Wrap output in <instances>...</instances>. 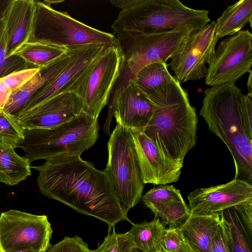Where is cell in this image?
Masks as SVG:
<instances>
[{"label":"cell","mask_w":252,"mask_h":252,"mask_svg":"<svg viewBox=\"0 0 252 252\" xmlns=\"http://www.w3.org/2000/svg\"><path fill=\"white\" fill-rule=\"evenodd\" d=\"M31 168L38 171V188L48 198L97 218L109 231L118 222L131 223L104 170L97 169L80 156L61 155Z\"/></svg>","instance_id":"cell-1"},{"label":"cell","mask_w":252,"mask_h":252,"mask_svg":"<svg viewBox=\"0 0 252 252\" xmlns=\"http://www.w3.org/2000/svg\"><path fill=\"white\" fill-rule=\"evenodd\" d=\"M243 95L235 83L209 88L199 114L229 149L235 167L234 179L252 185V126L244 113Z\"/></svg>","instance_id":"cell-2"},{"label":"cell","mask_w":252,"mask_h":252,"mask_svg":"<svg viewBox=\"0 0 252 252\" xmlns=\"http://www.w3.org/2000/svg\"><path fill=\"white\" fill-rule=\"evenodd\" d=\"M146 97L154 111L143 132L166 157L183 161L196 144L198 123L187 90L173 76L166 86Z\"/></svg>","instance_id":"cell-3"},{"label":"cell","mask_w":252,"mask_h":252,"mask_svg":"<svg viewBox=\"0 0 252 252\" xmlns=\"http://www.w3.org/2000/svg\"><path fill=\"white\" fill-rule=\"evenodd\" d=\"M120 8L111 27L114 34L192 33L209 24V11L188 7L178 0H111Z\"/></svg>","instance_id":"cell-4"},{"label":"cell","mask_w":252,"mask_h":252,"mask_svg":"<svg viewBox=\"0 0 252 252\" xmlns=\"http://www.w3.org/2000/svg\"><path fill=\"white\" fill-rule=\"evenodd\" d=\"M189 34L171 32L147 35L127 32L115 34L121 59L119 75L107 103L109 117L113 116L117 98L132 83L138 72L152 63H166Z\"/></svg>","instance_id":"cell-5"},{"label":"cell","mask_w":252,"mask_h":252,"mask_svg":"<svg viewBox=\"0 0 252 252\" xmlns=\"http://www.w3.org/2000/svg\"><path fill=\"white\" fill-rule=\"evenodd\" d=\"M98 118L82 112L69 122L43 129H25L24 138L17 145L31 163L61 155L81 156L96 142L98 137Z\"/></svg>","instance_id":"cell-6"},{"label":"cell","mask_w":252,"mask_h":252,"mask_svg":"<svg viewBox=\"0 0 252 252\" xmlns=\"http://www.w3.org/2000/svg\"><path fill=\"white\" fill-rule=\"evenodd\" d=\"M51 0H35L32 33L29 42L69 49L88 44H116L115 34L99 31L54 9Z\"/></svg>","instance_id":"cell-7"},{"label":"cell","mask_w":252,"mask_h":252,"mask_svg":"<svg viewBox=\"0 0 252 252\" xmlns=\"http://www.w3.org/2000/svg\"><path fill=\"white\" fill-rule=\"evenodd\" d=\"M104 171L117 196L127 211L141 200L144 188L129 129L117 125L107 143Z\"/></svg>","instance_id":"cell-8"},{"label":"cell","mask_w":252,"mask_h":252,"mask_svg":"<svg viewBox=\"0 0 252 252\" xmlns=\"http://www.w3.org/2000/svg\"><path fill=\"white\" fill-rule=\"evenodd\" d=\"M121 56L116 44L107 46L96 57L72 93L82 103V112L97 119L107 104L118 76Z\"/></svg>","instance_id":"cell-9"},{"label":"cell","mask_w":252,"mask_h":252,"mask_svg":"<svg viewBox=\"0 0 252 252\" xmlns=\"http://www.w3.org/2000/svg\"><path fill=\"white\" fill-rule=\"evenodd\" d=\"M52 233L46 216L10 209L0 216V252L22 249L46 252Z\"/></svg>","instance_id":"cell-10"},{"label":"cell","mask_w":252,"mask_h":252,"mask_svg":"<svg viewBox=\"0 0 252 252\" xmlns=\"http://www.w3.org/2000/svg\"><path fill=\"white\" fill-rule=\"evenodd\" d=\"M252 34L241 30L222 40L208 65L205 84L211 87L235 83L252 71Z\"/></svg>","instance_id":"cell-11"},{"label":"cell","mask_w":252,"mask_h":252,"mask_svg":"<svg viewBox=\"0 0 252 252\" xmlns=\"http://www.w3.org/2000/svg\"><path fill=\"white\" fill-rule=\"evenodd\" d=\"M215 23L213 21L189 35L170 58L168 65L180 84L205 78L207 64L213 58L218 41L215 33Z\"/></svg>","instance_id":"cell-12"},{"label":"cell","mask_w":252,"mask_h":252,"mask_svg":"<svg viewBox=\"0 0 252 252\" xmlns=\"http://www.w3.org/2000/svg\"><path fill=\"white\" fill-rule=\"evenodd\" d=\"M107 46L92 44L69 49L70 58L66 66L49 84L32 96L18 116L53 96L72 93L93 62Z\"/></svg>","instance_id":"cell-13"},{"label":"cell","mask_w":252,"mask_h":252,"mask_svg":"<svg viewBox=\"0 0 252 252\" xmlns=\"http://www.w3.org/2000/svg\"><path fill=\"white\" fill-rule=\"evenodd\" d=\"M130 130L143 183L163 185L177 182L183 161L166 157L143 131Z\"/></svg>","instance_id":"cell-14"},{"label":"cell","mask_w":252,"mask_h":252,"mask_svg":"<svg viewBox=\"0 0 252 252\" xmlns=\"http://www.w3.org/2000/svg\"><path fill=\"white\" fill-rule=\"evenodd\" d=\"M190 214H220L222 211L252 200V185L239 180L206 188H198L188 196Z\"/></svg>","instance_id":"cell-15"},{"label":"cell","mask_w":252,"mask_h":252,"mask_svg":"<svg viewBox=\"0 0 252 252\" xmlns=\"http://www.w3.org/2000/svg\"><path fill=\"white\" fill-rule=\"evenodd\" d=\"M82 112L79 98L67 92L50 98L16 120L24 129L50 128L70 121Z\"/></svg>","instance_id":"cell-16"},{"label":"cell","mask_w":252,"mask_h":252,"mask_svg":"<svg viewBox=\"0 0 252 252\" xmlns=\"http://www.w3.org/2000/svg\"><path fill=\"white\" fill-rule=\"evenodd\" d=\"M35 0H11L3 21L6 57L29 42L32 33Z\"/></svg>","instance_id":"cell-17"},{"label":"cell","mask_w":252,"mask_h":252,"mask_svg":"<svg viewBox=\"0 0 252 252\" xmlns=\"http://www.w3.org/2000/svg\"><path fill=\"white\" fill-rule=\"evenodd\" d=\"M141 200L165 225L179 226L190 214L180 190L173 185L153 188L142 196Z\"/></svg>","instance_id":"cell-18"},{"label":"cell","mask_w":252,"mask_h":252,"mask_svg":"<svg viewBox=\"0 0 252 252\" xmlns=\"http://www.w3.org/2000/svg\"><path fill=\"white\" fill-rule=\"evenodd\" d=\"M153 111L151 101L132 83L117 98L113 116L117 125L142 131Z\"/></svg>","instance_id":"cell-19"},{"label":"cell","mask_w":252,"mask_h":252,"mask_svg":"<svg viewBox=\"0 0 252 252\" xmlns=\"http://www.w3.org/2000/svg\"><path fill=\"white\" fill-rule=\"evenodd\" d=\"M70 58L69 50L39 71L23 86L12 93L3 110L16 118L27 103L37 91L49 84L63 70Z\"/></svg>","instance_id":"cell-20"},{"label":"cell","mask_w":252,"mask_h":252,"mask_svg":"<svg viewBox=\"0 0 252 252\" xmlns=\"http://www.w3.org/2000/svg\"><path fill=\"white\" fill-rule=\"evenodd\" d=\"M220 222L219 214L197 215L190 214L179 226L184 237L202 252H210L212 239Z\"/></svg>","instance_id":"cell-21"},{"label":"cell","mask_w":252,"mask_h":252,"mask_svg":"<svg viewBox=\"0 0 252 252\" xmlns=\"http://www.w3.org/2000/svg\"><path fill=\"white\" fill-rule=\"evenodd\" d=\"M252 0H241L229 5L217 19L215 33L219 40L226 35H233L247 24L252 27Z\"/></svg>","instance_id":"cell-22"},{"label":"cell","mask_w":252,"mask_h":252,"mask_svg":"<svg viewBox=\"0 0 252 252\" xmlns=\"http://www.w3.org/2000/svg\"><path fill=\"white\" fill-rule=\"evenodd\" d=\"M131 223L132 227L128 232L137 249L142 252L161 251L166 228L159 218L155 217L150 222Z\"/></svg>","instance_id":"cell-23"},{"label":"cell","mask_w":252,"mask_h":252,"mask_svg":"<svg viewBox=\"0 0 252 252\" xmlns=\"http://www.w3.org/2000/svg\"><path fill=\"white\" fill-rule=\"evenodd\" d=\"M25 157L18 155L15 149L0 145V182L14 186L32 175L31 166Z\"/></svg>","instance_id":"cell-24"},{"label":"cell","mask_w":252,"mask_h":252,"mask_svg":"<svg viewBox=\"0 0 252 252\" xmlns=\"http://www.w3.org/2000/svg\"><path fill=\"white\" fill-rule=\"evenodd\" d=\"M167 66V63L161 62L149 64L138 72L132 83L146 96L156 93L166 86L173 78Z\"/></svg>","instance_id":"cell-25"},{"label":"cell","mask_w":252,"mask_h":252,"mask_svg":"<svg viewBox=\"0 0 252 252\" xmlns=\"http://www.w3.org/2000/svg\"><path fill=\"white\" fill-rule=\"evenodd\" d=\"M67 51L46 44L28 42L13 54L21 57L29 64L41 68L48 65Z\"/></svg>","instance_id":"cell-26"},{"label":"cell","mask_w":252,"mask_h":252,"mask_svg":"<svg viewBox=\"0 0 252 252\" xmlns=\"http://www.w3.org/2000/svg\"><path fill=\"white\" fill-rule=\"evenodd\" d=\"M221 212L227 226L231 252H252V240L249 238L233 207Z\"/></svg>","instance_id":"cell-27"},{"label":"cell","mask_w":252,"mask_h":252,"mask_svg":"<svg viewBox=\"0 0 252 252\" xmlns=\"http://www.w3.org/2000/svg\"><path fill=\"white\" fill-rule=\"evenodd\" d=\"M24 129L13 116L0 109V145L16 148L24 138Z\"/></svg>","instance_id":"cell-28"},{"label":"cell","mask_w":252,"mask_h":252,"mask_svg":"<svg viewBox=\"0 0 252 252\" xmlns=\"http://www.w3.org/2000/svg\"><path fill=\"white\" fill-rule=\"evenodd\" d=\"M93 252H139L134 245L128 231L117 233L114 227L111 233L105 237L103 242Z\"/></svg>","instance_id":"cell-29"},{"label":"cell","mask_w":252,"mask_h":252,"mask_svg":"<svg viewBox=\"0 0 252 252\" xmlns=\"http://www.w3.org/2000/svg\"><path fill=\"white\" fill-rule=\"evenodd\" d=\"M6 55L3 33L0 41V78H3L14 72L24 69L36 67L27 63L21 57L13 54Z\"/></svg>","instance_id":"cell-30"},{"label":"cell","mask_w":252,"mask_h":252,"mask_svg":"<svg viewBox=\"0 0 252 252\" xmlns=\"http://www.w3.org/2000/svg\"><path fill=\"white\" fill-rule=\"evenodd\" d=\"M46 252H93L81 237L65 236L58 243L51 245Z\"/></svg>","instance_id":"cell-31"},{"label":"cell","mask_w":252,"mask_h":252,"mask_svg":"<svg viewBox=\"0 0 252 252\" xmlns=\"http://www.w3.org/2000/svg\"><path fill=\"white\" fill-rule=\"evenodd\" d=\"M37 67L29 68L14 72L1 78L11 94L23 86L39 71Z\"/></svg>","instance_id":"cell-32"},{"label":"cell","mask_w":252,"mask_h":252,"mask_svg":"<svg viewBox=\"0 0 252 252\" xmlns=\"http://www.w3.org/2000/svg\"><path fill=\"white\" fill-rule=\"evenodd\" d=\"M219 215L220 222L212 239L210 252H231L227 224L222 212Z\"/></svg>","instance_id":"cell-33"},{"label":"cell","mask_w":252,"mask_h":252,"mask_svg":"<svg viewBox=\"0 0 252 252\" xmlns=\"http://www.w3.org/2000/svg\"><path fill=\"white\" fill-rule=\"evenodd\" d=\"M249 238L252 240V200L233 207Z\"/></svg>","instance_id":"cell-34"},{"label":"cell","mask_w":252,"mask_h":252,"mask_svg":"<svg viewBox=\"0 0 252 252\" xmlns=\"http://www.w3.org/2000/svg\"><path fill=\"white\" fill-rule=\"evenodd\" d=\"M184 237L179 226H169L163 235L162 249L167 251L176 250L181 245Z\"/></svg>","instance_id":"cell-35"},{"label":"cell","mask_w":252,"mask_h":252,"mask_svg":"<svg viewBox=\"0 0 252 252\" xmlns=\"http://www.w3.org/2000/svg\"><path fill=\"white\" fill-rule=\"evenodd\" d=\"M243 108L249 125L252 126V93H248L243 97Z\"/></svg>","instance_id":"cell-36"},{"label":"cell","mask_w":252,"mask_h":252,"mask_svg":"<svg viewBox=\"0 0 252 252\" xmlns=\"http://www.w3.org/2000/svg\"><path fill=\"white\" fill-rule=\"evenodd\" d=\"M162 252H202L195 245L184 237L180 247L175 251H167L162 249Z\"/></svg>","instance_id":"cell-37"},{"label":"cell","mask_w":252,"mask_h":252,"mask_svg":"<svg viewBox=\"0 0 252 252\" xmlns=\"http://www.w3.org/2000/svg\"><path fill=\"white\" fill-rule=\"evenodd\" d=\"M11 94V92L0 78V109H3Z\"/></svg>","instance_id":"cell-38"},{"label":"cell","mask_w":252,"mask_h":252,"mask_svg":"<svg viewBox=\"0 0 252 252\" xmlns=\"http://www.w3.org/2000/svg\"><path fill=\"white\" fill-rule=\"evenodd\" d=\"M11 0H0V20H3Z\"/></svg>","instance_id":"cell-39"},{"label":"cell","mask_w":252,"mask_h":252,"mask_svg":"<svg viewBox=\"0 0 252 252\" xmlns=\"http://www.w3.org/2000/svg\"><path fill=\"white\" fill-rule=\"evenodd\" d=\"M249 77H248V82H247V87H248V91H249V92L248 93H252V71H250L249 73Z\"/></svg>","instance_id":"cell-40"},{"label":"cell","mask_w":252,"mask_h":252,"mask_svg":"<svg viewBox=\"0 0 252 252\" xmlns=\"http://www.w3.org/2000/svg\"><path fill=\"white\" fill-rule=\"evenodd\" d=\"M5 252H37L33 249H22V250H16L10 251H7Z\"/></svg>","instance_id":"cell-41"},{"label":"cell","mask_w":252,"mask_h":252,"mask_svg":"<svg viewBox=\"0 0 252 252\" xmlns=\"http://www.w3.org/2000/svg\"><path fill=\"white\" fill-rule=\"evenodd\" d=\"M3 33V21L0 20V41Z\"/></svg>","instance_id":"cell-42"},{"label":"cell","mask_w":252,"mask_h":252,"mask_svg":"<svg viewBox=\"0 0 252 252\" xmlns=\"http://www.w3.org/2000/svg\"><path fill=\"white\" fill-rule=\"evenodd\" d=\"M162 252V251H160V252Z\"/></svg>","instance_id":"cell-43"}]
</instances>
